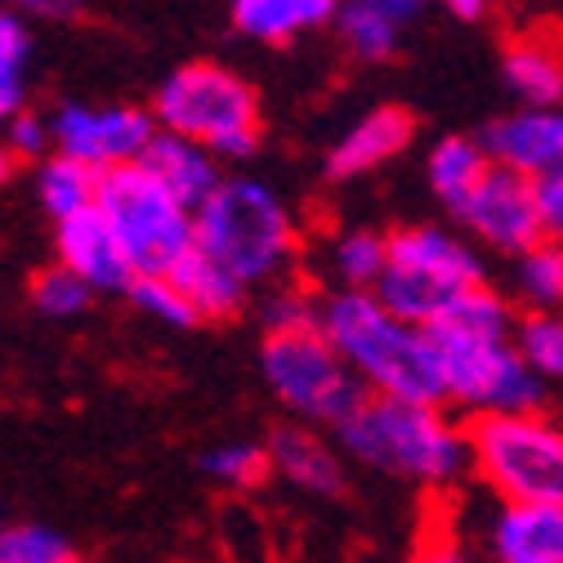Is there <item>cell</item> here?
Listing matches in <instances>:
<instances>
[{
    "mask_svg": "<svg viewBox=\"0 0 563 563\" xmlns=\"http://www.w3.org/2000/svg\"><path fill=\"white\" fill-rule=\"evenodd\" d=\"M515 309L487 282L465 300H456L434 327V344L443 358L448 402L478 416H519L541 411V376L519 358L515 349Z\"/></svg>",
    "mask_w": 563,
    "mask_h": 563,
    "instance_id": "6da1fadb",
    "label": "cell"
},
{
    "mask_svg": "<svg viewBox=\"0 0 563 563\" xmlns=\"http://www.w3.org/2000/svg\"><path fill=\"white\" fill-rule=\"evenodd\" d=\"M322 331L340 358L376 398H402L443 407V358L426 327H411L389 313L376 291H335L322 300Z\"/></svg>",
    "mask_w": 563,
    "mask_h": 563,
    "instance_id": "7a4b0ae2",
    "label": "cell"
},
{
    "mask_svg": "<svg viewBox=\"0 0 563 563\" xmlns=\"http://www.w3.org/2000/svg\"><path fill=\"white\" fill-rule=\"evenodd\" d=\"M197 251L246 287H277L300 260V224L264 179L229 175L197 210Z\"/></svg>",
    "mask_w": 563,
    "mask_h": 563,
    "instance_id": "3957f363",
    "label": "cell"
},
{
    "mask_svg": "<svg viewBox=\"0 0 563 563\" xmlns=\"http://www.w3.org/2000/svg\"><path fill=\"white\" fill-rule=\"evenodd\" d=\"M340 443L354 461L426 487H448L465 470H474L470 430H461L443 407H426V402L372 394L340 426Z\"/></svg>",
    "mask_w": 563,
    "mask_h": 563,
    "instance_id": "277c9868",
    "label": "cell"
},
{
    "mask_svg": "<svg viewBox=\"0 0 563 563\" xmlns=\"http://www.w3.org/2000/svg\"><path fill=\"white\" fill-rule=\"evenodd\" d=\"M153 117L162 130L184 134L210 148L220 162H242L260 148V95L246 77L224 63H184L162 81L153 99Z\"/></svg>",
    "mask_w": 563,
    "mask_h": 563,
    "instance_id": "5b68a950",
    "label": "cell"
},
{
    "mask_svg": "<svg viewBox=\"0 0 563 563\" xmlns=\"http://www.w3.org/2000/svg\"><path fill=\"white\" fill-rule=\"evenodd\" d=\"M483 287V260L448 229L411 224L389 233V260L376 300L411 327H434L456 300Z\"/></svg>",
    "mask_w": 563,
    "mask_h": 563,
    "instance_id": "8992f818",
    "label": "cell"
},
{
    "mask_svg": "<svg viewBox=\"0 0 563 563\" xmlns=\"http://www.w3.org/2000/svg\"><path fill=\"white\" fill-rule=\"evenodd\" d=\"M474 474L515 506H563V426L545 411L470 420Z\"/></svg>",
    "mask_w": 563,
    "mask_h": 563,
    "instance_id": "52a82bcc",
    "label": "cell"
},
{
    "mask_svg": "<svg viewBox=\"0 0 563 563\" xmlns=\"http://www.w3.org/2000/svg\"><path fill=\"white\" fill-rule=\"evenodd\" d=\"M99 210L121 238L139 277H166L179 260L197 251V216L157 184L144 162L103 175Z\"/></svg>",
    "mask_w": 563,
    "mask_h": 563,
    "instance_id": "ba28073f",
    "label": "cell"
},
{
    "mask_svg": "<svg viewBox=\"0 0 563 563\" xmlns=\"http://www.w3.org/2000/svg\"><path fill=\"white\" fill-rule=\"evenodd\" d=\"M260 372H264V380L282 407H291L305 420L335 426V430L372 398L367 385L340 358V349L327 340L322 327L264 335Z\"/></svg>",
    "mask_w": 563,
    "mask_h": 563,
    "instance_id": "9c48e42d",
    "label": "cell"
},
{
    "mask_svg": "<svg viewBox=\"0 0 563 563\" xmlns=\"http://www.w3.org/2000/svg\"><path fill=\"white\" fill-rule=\"evenodd\" d=\"M54 153L73 157L99 175L139 166L157 139V117L134 103H63L49 117Z\"/></svg>",
    "mask_w": 563,
    "mask_h": 563,
    "instance_id": "30bf717a",
    "label": "cell"
},
{
    "mask_svg": "<svg viewBox=\"0 0 563 563\" xmlns=\"http://www.w3.org/2000/svg\"><path fill=\"white\" fill-rule=\"evenodd\" d=\"M461 220L478 242H487L501 255H523L537 242H545L541 206H537V179L515 175L506 166H492L487 179L474 188V197L461 206Z\"/></svg>",
    "mask_w": 563,
    "mask_h": 563,
    "instance_id": "8fae6325",
    "label": "cell"
},
{
    "mask_svg": "<svg viewBox=\"0 0 563 563\" xmlns=\"http://www.w3.org/2000/svg\"><path fill=\"white\" fill-rule=\"evenodd\" d=\"M492 166H506L528 179L563 170V108H519L483 130Z\"/></svg>",
    "mask_w": 563,
    "mask_h": 563,
    "instance_id": "7c38bea8",
    "label": "cell"
},
{
    "mask_svg": "<svg viewBox=\"0 0 563 563\" xmlns=\"http://www.w3.org/2000/svg\"><path fill=\"white\" fill-rule=\"evenodd\" d=\"M54 251L58 264L73 268L90 291H130L134 287V264L121 246V238L112 233V224L103 220V210H86V216L63 220L54 233Z\"/></svg>",
    "mask_w": 563,
    "mask_h": 563,
    "instance_id": "4fadbf2b",
    "label": "cell"
},
{
    "mask_svg": "<svg viewBox=\"0 0 563 563\" xmlns=\"http://www.w3.org/2000/svg\"><path fill=\"white\" fill-rule=\"evenodd\" d=\"M492 563H563V506L501 501L487 519Z\"/></svg>",
    "mask_w": 563,
    "mask_h": 563,
    "instance_id": "5bb4252c",
    "label": "cell"
},
{
    "mask_svg": "<svg viewBox=\"0 0 563 563\" xmlns=\"http://www.w3.org/2000/svg\"><path fill=\"white\" fill-rule=\"evenodd\" d=\"M416 134V121L407 108L398 103H385L376 112H367L363 121H354L327 157V175L331 179H358V175H372L380 170L385 162H394Z\"/></svg>",
    "mask_w": 563,
    "mask_h": 563,
    "instance_id": "9a60e30c",
    "label": "cell"
},
{
    "mask_svg": "<svg viewBox=\"0 0 563 563\" xmlns=\"http://www.w3.org/2000/svg\"><path fill=\"white\" fill-rule=\"evenodd\" d=\"M144 166L157 175V184L170 192V197H179L192 216L197 210L220 192V184L229 179L224 175V162L210 153V148H201V144H192V139H184V134H170V130H157V139H153V148L144 153Z\"/></svg>",
    "mask_w": 563,
    "mask_h": 563,
    "instance_id": "2e32d148",
    "label": "cell"
},
{
    "mask_svg": "<svg viewBox=\"0 0 563 563\" xmlns=\"http://www.w3.org/2000/svg\"><path fill=\"white\" fill-rule=\"evenodd\" d=\"M506 81L528 108H559L563 99V32L532 27L506 45Z\"/></svg>",
    "mask_w": 563,
    "mask_h": 563,
    "instance_id": "e0dca14e",
    "label": "cell"
},
{
    "mask_svg": "<svg viewBox=\"0 0 563 563\" xmlns=\"http://www.w3.org/2000/svg\"><path fill=\"white\" fill-rule=\"evenodd\" d=\"M344 0H233V27L260 45H291L335 23Z\"/></svg>",
    "mask_w": 563,
    "mask_h": 563,
    "instance_id": "ac0fdd59",
    "label": "cell"
},
{
    "mask_svg": "<svg viewBox=\"0 0 563 563\" xmlns=\"http://www.w3.org/2000/svg\"><path fill=\"white\" fill-rule=\"evenodd\" d=\"M166 277L179 287V296H184V305L192 309L197 322H224V318H238V313L246 309V300H251V287H246V282H238L229 268H220L216 260L201 255V251H192L188 260H179Z\"/></svg>",
    "mask_w": 563,
    "mask_h": 563,
    "instance_id": "d6986e66",
    "label": "cell"
},
{
    "mask_svg": "<svg viewBox=\"0 0 563 563\" xmlns=\"http://www.w3.org/2000/svg\"><path fill=\"white\" fill-rule=\"evenodd\" d=\"M268 456H273V470L277 474H287L305 492H322V497H327V492H340L344 487V465H340L335 448H327L305 426L277 430L273 443H268Z\"/></svg>",
    "mask_w": 563,
    "mask_h": 563,
    "instance_id": "ffe728a7",
    "label": "cell"
},
{
    "mask_svg": "<svg viewBox=\"0 0 563 563\" xmlns=\"http://www.w3.org/2000/svg\"><path fill=\"white\" fill-rule=\"evenodd\" d=\"M430 188L439 192L443 206H452L461 216V206L474 197V188L487 179L492 170V157L483 148V139H470V134H448L434 144L430 153Z\"/></svg>",
    "mask_w": 563,
    "mask_h": 563,
    "instance_id": "44dd1931",
    "label": "cell"
},
{
    "mask_svg": "<svg viewBox=\"0 0 563 563\" xmlns=\"http://www.w3.org/2000/svg\"><path fill=\"white\" fill-rule=\"evenodd\" d=\"M99 184H103L99 170H90V166H81L73 157H63V153L45 157L41 170H36V197H41V206L49 210L58 224L95 210L99 206Z\"/></svg>",
    "mask_w": 563,
    "mask_h": 563,
    "instance_id": "7402d4cb",
    "label": "cell"
},
{
    "mask_svg": "<svg viewBox=\"0 0 563 563\" xmlns=\"http://www.w3.org/2000/svg\"><path fill=\"white\" fill-rule=\"evenodd\" d=\"M385 260H389V238L372 229H344L327 246V268L340 291H376Z\"/></svg>",
    "mask_w": 563,
    "mask_h": 563,
    "instance_id": "603a6c76",
    "label": "cell"
},
{
    "mask_svg": "<svg viewBox=\"0 0 563 563\" xmlns=\"http://www.w3.org/2000/svg\"><path fill=\"white\" fill-rule=\"evenodd\" d=\"M515 296L528 313H559L563 309V246L537 242L515 260Z\"/></svg>",
    "mask_w": 563,
    "mask_h": 563,
    "instance_id": "cb8c5ba5",
    "label": "cell"
},
{
    "mask_svg": "<svg viewBox=\"0 0 563 563\" xmlns=\"http://www.w3.org/2000/svg\"><path fill=\"white\" fill-rule=\"evenodd\" d=\"M32 58V32L23 14L0 10V125L23 112V73Z\"/></svg>",
    "mask_w": 563,
    "mask_h": 563,
    "instance_id": "d4e9b609",
    "label": "cell"
},
{
    "mask_svg": "<svg viewBox=\"0 0 563 563\" xmlns=\"http://www.w3.org/2000/svg\"><path fill=\"white\" fill-rule=\"evenodd\" d=\"M335 27H340L344 49L354 54V58H363V63H380V58H389V54L398 49V32H402L398 23H389L385 14L358 5V0H344V10H340V19H335Z\"/></svg>",
    "mask_w": 563,
    "mask_h": 563,
    "instance_id": "484cf974",
    "label": "cell"
},
{
    "mask_svg": "<svg viewBox=\"0 0 563 563\" xmlns=\"http://www.w3.org/2000/svg\"><path fill=\"white\" fill-rule=\"evenodd\" d=\"M515 349L541 380H563V313H523Z\"/></svg>",
    "mask_w": 563,
    "mask_h": 563,
    "instance_id": "4316f807",
    "label": "cell"
},
{
    "mask_svg": "<svg viewBox=\"0 0 563 563\" xmlns=\"http://www.w3.org/2000/svg\"><path fill=\"white\" fill-rule=\"evenodd\" d=\"M201 470H206V478H216L233 492H251V487L268 483L273 456L260 443H220V448H210L201 456Z\"/></svg>",
    "mask_w": 563,
    "mask_h": 563,
    "instance_id": "83f0119b",
    "label": "cell"
},
{
    "mask_svg": "<svg viewBox=\"0 0 563 563\" xmlns=\"http://www.w3.org/2000/svg\"><path fill=\"white\" fill-rule=\"evenodd\" d=\"M0 563H77V550L54 528L19 523V528H0Z\"/></svg>",
    "mask_w": 563,
    "mask_h": 563,
    "instance_id": "f1b7e54d",
    "label": "cell"
},
{
    "mask_svg": "<svg viewBox=\"0 0 563 563\" xmlns=\"http://www.w3.org/2000/svg\"><path fill=\"white\" fill-rule=\"evenodd\" d=\"M90 300H95V291L63 264H49V268H41L32 277V305L41 313H49V318H77Z\"/></svg>",
    "mask_w": 563,
    "mask_h": 563,
    "instance_id": "f546056e",
    "label": "cell"
},
{
    "mask_svg": "<svg viewBox=\"0 0 563 563\" xmlns=\"http://www.w3.org/2000/svg\"><path fill=\"white\" fill-rule=\"evenodd\" d=\"M260 318H264L268 335L322 327V300H313V291H305V287H291V282H277L260 300Z\"/></svg>",
    "mask_w": 563,
    "mask_h": 563,
    "instance_id": "4dcf8cb0",
    "label": "cell"
},
{
    "mask_svg": "<svg viewBox=\"0 0 563 563\" xmlns=\"http://www.w3.org/2000/svg\"><path fill=\"white\" fill-rule=\"evenodd\" d=\"M125 296L134 300V309H144L148 318H157L166 327H192L197 322L170 277H134V287Z\"/></svg>",
    "mask_w": 563,
    "mask_h": 563,
    "instance_id": "1f68e13d",
    "label": "cell"
},
{
    "mask_svg": "<svg viewBox=\"0 0 563 563\" xmlns=\"http://www.w3.org/2000/svg\"><path fill=\"white\" fill-rule=\"evenodd\" d=\"M220 537L238 563H264V528L246 506H229L220 519Z\"/></svg>",
    "mask_w": 563,
    "mask_h": 563,
    "instance_id": "d6a6232c",
    "label": "cell"
},
{
    "mask_svg": "<svg viewBox=\"0 0 563 563\" xmlns=\"http://www.w3.org/2000/svg\"><path fill=\"white\" fill-rule=\"evenodd\" d=\"M5 144L14 148L19 162H45L54 157V130L49 121H41V112H19L5 125Z\"/></svg>",
    "mask_w": 563,
    "mask_h": 563,
    "instance_id": "836d02e7",
    "label": "cell"
},
{
    "mask_svg": "<svg viewBox=\"0 0 563 563\" xmlns=\"http://www.w3.org/2000/svg\"><path fill=\"white\" fill-rule=\"evenodd\" d=\"M537 206H541L545 242H559L563 246V170L537 179Z\"/></svg>",
    "mask_w": 563,
    "mask_h": 563,
    "instance_id": "e575fe53",
    "label": "cell"
},
{
    "mask_svg": "<svg viewBox=\"0 0 563 563\" xmlns=\"http://www.w3.org/2000/svg\"><path fill=\"white\" fill-rule=\"evenodd\" d=\"M14 14H32V19H73L81 10V0H5Z\"/></svg>",
    "mask_w": 563,
    "mask_h": 563,
    "instance_id": "d590c367",
    "label": "cell"
},
{
    "mask_svg": "<svg viewBox=\"0 0 563 563\" xmlns=\"http://www.w3.org/2000/svg\"><path fill=\"white\" fill-rule=\"evenodd\" d=\"M358 5H367V10H376V14H385L389 23H411L420 10H426L430 5V0H358Z\"/></svg>",
    "mask_w": 563,
    "mask_h": 563,
    "instance_id": "8d00e7d4",
    "label": "cell"
},
{
    "mask_svg": "<svg viewBox=\"0 0 563 563\" xmlns=\"http://www.w3.org/2000/svg\"><path fill=\"white\" fill-rule=\"evenodd\" d=\"M439 5H443L452 19H461V23H474V19H483V14H487V5H492V0H439Z\"/></svg>",
    "mask_w": 563,
    "mask_h": 563,
    "instance_id": "74e56055",
    "label": "cell"
},
{
    "mask_svg": "<svg viewBox=\"0 0 563 563\" xmlns=\"http://www.w3.org/2000/svg\"><path fill=\"white\" fill-rule=\"evenodd\" d=\"M14 170H19V157H14V148L5 144V134H0V184H5Z\"/></svg>",
    "mask_w": 563,
    "mask_h": 563,
    "instance_id": "f35d334b",
    "label": "cell"
},
{
    "mask_svg": "<svg viewBox=\"0 0 563 563\" xmlns=\"http://www.w3.org/2000/svg\"><path fill=\"white\" fill-rule=\"evenodd\" d=\"M416 563H465V559H461L456 550H443V545H439V550H426V554H420Z\"/></svg>",
    "mask_w": 563,
    "mask_h": 563,
    "instance_id": "ab89813d",
    "label": "cell"
}]
</instances>
